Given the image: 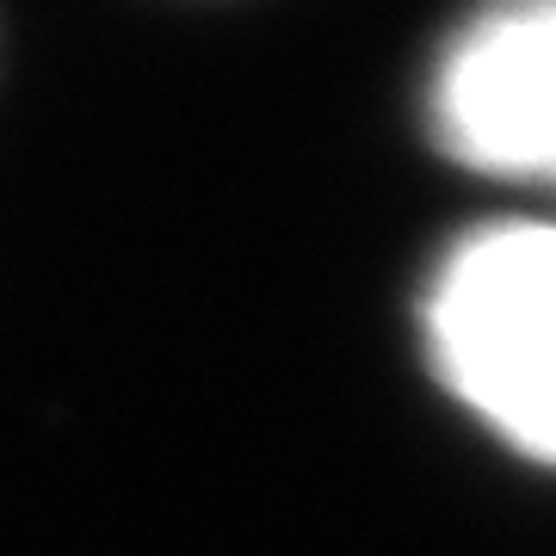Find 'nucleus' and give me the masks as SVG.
I'll use <instances>...</instances> for the list:
<instances>
[{"instance_id":"obj_2","label":"nucleus","mask_w":556,"mask_h":556,"mask_svg":"<svg viewBox=\"0 0 556 556\" xmlns=\"http://www.w3.org/2000/svg\"><path fill=\"white\" fill-rule=\"evenodd\" d=\"M433 124L482 174L556 186V0L489 13L439 56Z\"/></svg>"},{"instance_id":"obj_1","label":"nucleus","mask_w":556,"mask_h":556,"mask_svg":"<svg viewBox=\"0 0 556 556\" xmlns=\"http://www.w3.org/2000/svg\"><path fill=\"white\" fill-rule=\"evenodd\" d=\"M420 321L445 390L514 452L556 464V223L464 236Z\"/></svg>"}]
</instances>
